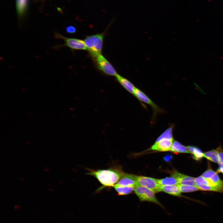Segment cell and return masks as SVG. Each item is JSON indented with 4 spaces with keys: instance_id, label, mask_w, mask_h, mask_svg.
<instances>
[{
    "instance_id": "2e32d148",
    "label": "cell",
    "mask_w": 223,
    "mask_h": 223,
    "mask_svg": "<svg viewBox=\"0 0 223 223\" xmlns=\"http://www.w3.org/2000/svg\"><path fill=\"white\" fill-rule=\"evenodd\" d=\"M189 152L193 155V158L197 160H201L204 156V154L198 148L192 146L186 147Z\"/></svg>"
},
{
    "instance_id": "cb8c5ba5",
    "label": "cell",
    "mask_w": 223,
    "mask_h": 223,
    "mask_svg": "<svg viewBox=\"0 0 223 223\" xmlns=\"http://www.w3.org/2000/svg\"><path fill=\"white\" fill-rule=\"evenodd\" d=\"M66 32L69 33L73 34L75 33L77 31L76 28L74 26L69 25L66 28Z\"/></svg>"
},
{
    "instance_id": "52a82bcc",
    "label": "cell",
    "mask_w": 223,
    "mask_h": 223,
    "mask_svg": "<svg viewBox=\"0 0 223 223\" xmlns=\"http://www.w3.org/2000/svg\"><path fill=\"white\" fill-rule=\"evenodd\" d=\"M137 179L139 186L149 189L155 193L159 192L160 185L158 184L157 179L142 176H137Z\"/></svg>"
},
{
    "instance_id": "44dd1931",
    "label": "cell",
    "mask_w": 223,
    "mask_h": 223,
    "mask_svg": "<svg viewBox=\"0 0 223 223\" xmlns=\"http://www.w3.org/2000/svg\"><path fill=\"white\" fill-rule=\"evenodd\" d=\"M27 0H17L16 2L18 13L20 16L22 15L25 9Z\"/></svg>"
},
{
    "instance_id": "30bf717a",
    "label": "cell",
    "mask_w": 223,
    "mask_h": 223,
    "mask_svg": "<svg viewBox=\"0 0 223 223\" xmlns=\"http://www.w3.org/2000/svg\"><path fill=\"white\" fill-rule=\"evenodd\" d=\"M173 139H163L155 142L151 147L152 150L165 151H170Z\"/></svg>"
},
{
    "instance_id": "5b68a950",
    "label": "cell",
    "mask_w": 223,
    "mask_h": 223,
    "mask_svg": "<svg viewBox=\"0 0 223 223\" xmlns=\"http://www.w3.org/2000/svg\"><path fill=\"white\" fill-rule=\"evenodd\" d=\"M134 96L139 100L149 105L153 111V118L157 114L164 113L165 111L155 104L144 92L136 87L134 92Z\"/></svg>"
},
{
    "instance_id": "7402d4cb",
    "label": "cell",
    "mask_w": 223,
    "mask_h": 223,
    "mask_svg": "<svg viewBox=\"0 0 223 223\" xmlns=\"http://www.w3.org/2000/svg\"><path fill=\"white\" fill-rule=\"evenodd\" d=\"M177 186L181 192H189L200 190L199 188L196 186H190L178 184Z\"/></svg>"
},
{
    "instance_id": "7a4b0ae2",
    "label": "cell",
    "mask_w": 223,
    "mask_h": 223,
    "mask_svg": "<svg viewBox=\"0 0 223 223\" xmlns=\"http://www.w3.org/2000/svg\"><path fill=\"white\" fill-rule=\"evenodd\" d=\"M104 33L87 36L84 41L87 50L93 57L96 58L101 54Z\"/></svg>"
},
{
    "instance_id": "ffe728a7",
    "label": "cell",
    "mask_w": 223,
    "mask_h": 223,
    "mask_svg": "<svg viewBox=\"0 0 223 223\" xmlns=\"http://www.w3.org/2000/svg\"><path fill=\"white\" fill-rule=\"evenodd\" d=\"M198 187L201 190L215 191L223 193V186H212L209 185H202Z\"/></svg>"
},
{
    "instance_id": "603a6c76",
    "label": "cell",
    "mask_w": 223,
    "mask_h": 223,
    "mask_svg": "<svg viewBox=\"0 0 223 223\" xmlns=\"http://www.w3.org/2000/svg\"><path fill=\"white\" fill-rule=\"evenodd\" d=\"M217 151L219 158V165L223 166V149L220 146L218 147L216 149Z\"/></svg>"
},
{
    "instance_id": "ac0fdd59",
    "label": "cell",
    "mask_w": 223,
    "mask_h": 223,
    "mask_svg": "<svg viewBox=\"0 0 223 223\" xmlns=\"http://www.w3.org/2000/svg\"><path fill=\"white\" fill-rule=\"evenodd\" d=\"M174 126L171 125L157 139L155 142H158L162 139H173V131Z\"/></svg>"
},
{
    "instance_id": "277c9868",
    "label": "cell",
    "mask_w": 223,
    "mask_h": 223,
    "mask_svg": "<svg viewBox=\"0 0 223 223\" xmlns=\"http://www.w3.org/2000/svg\"><path fill=\"white\" fill-rule=\"evenodd\" d=\"M134 192L142 201H148L154 203L164 208L159 202L155 195V192L146 187L139 186L135 188Z\"/></svg>"
},
{
    "instance_id": "d6986e66",
    "label": "cell",
    "mask_w": 223,
    "mask_h": 223,
    "mask_svg": "<svg viewBox=\"0 0 223 223\" xmlns=\"http://www.w3.org/2000/svg\"><path fill=\"white\" fill-rule=\"evenodd\" d=\"M204 156L207 159L218 164L219 162L218 152L216 150H212L205 152Z\"/></svg>"
},
{
    "instance_id": "5bb4252c",
    "label": "cell",
    "mask_w": 223,
    "mask_h": 223,
    "mask_svg": "<svg viewBox=\"0 0 223 223\" xmlns=\"http://www.w3.org/2000/svg\"><path fill=\"white\" fill-rule=\"evenodd\" d=\"M119 195H125L131 193L134 190L135 187L133 186H124L116 184L113 187Z\"/></svg>"
},
{
    "instance_id": "6da1fadb",
    "label": "cell",
    "mask_w": 223,
    "mask_h": 223,
    "mask_svg": "<svg viewBox=\"0 0 223 223\" xmlns=\"http://www.w3.org/2000/svg\"><path fill=\"white\" fill-rule=\"evenodd\" d=\"M88 171L87 174L95 177L104 187H113L123 173L116 166L106 169H89Z\"/></svg>"
},
{
    "instance_id": "9a60e30c",
    "label": "cell",
    "mask_w": 223,
    "mask_h": 223,
    "mask_svg": "<svg viewBox=\"0 0 223 223\" xmlns=\"http://www.w3.org/2000/svg\"><path fill=\"white\" fill-rule=\"evenodd\" d=\"M170 151L176 152L190 153L186 147L177 141L173 142Z\"/></svg>"
},
{
    "instance_id": "7c38bea8",
    "label": "cell",
    "mask_w": 223,
    "mask_h": 223,
    "mask_svg": "<svg viewBox=\"0 0 223 223\" xmlns=\"http://www.w3.org/2000/svg\"><path fill=\"white\" fill-rule=\"evenodd\" d=\"M119 83L127 91L134 96L136 87L128 80L117 74L115 76Z\"/></svg>"
},
{
    "instance_id": "d4e9b609",
    "label": "cell",
    "mask_w": 223,
    "mask_h": 223,
    "mask_svg": "<svg viewBox=\"0 0 223 223\" xmlns=\"http://www.w3.org/2000/svg\"><path fill=\"white\" fill-rule=\"evenodd\" d=\"M219 168L218 169V172L223 173V166L221 165H219Z\"/></svg>"
},
{
    "instance_id": "8fae6325",
    "label": "cell",
    "mask_w": 223,
    "mask_h": 223,
    "mask_svg": "<svg viewBox=\"0 0 223 223\" xmlns=\"http://www.w3.org/2000/svg\"><path fill=\"white\" fill-rule=\"evenodd\" d=\"M173 175L177 179L178 184L190 186H196L195 178L187 176L177 172H175Z\"/></svg>"
},
{
    "instance_id": "4fadbf2b",
    "label": "cell",
    "mask_w": 223,
    "mask_h": 223,
    "mask_svg": "<svg viewBox=\"0 0 223 223\" xmlns=\"http://www.w3.org/2000/svg\"><path fill=\"white\" fill-rule=\"evenodd\" d=\"M160 191L176 196H180L181 194L177 185H160L159 190V192Z\"/></svg>"
},
{
    "instance_id": "9c48e42d",
    "label": "cell",
    "mask_w": 223,
    "mask_h": 223,
    "mask_svg": "<svg viewBox=\"0 0 223 223\" xmlns=\"http://www.w3.org/2000/svg\"><path fill=\"white\" fill-rule=\"evenodd\" d=\"M137 177L132 174L123 173L116 184L119 186H133L136 187L139 186Z\"/></svg>"
},
{
    "instance_id": "3957f363",
    "label": "cell",
    "mask_w": 223,
    "mask_h": 223,
    "mask_svg": "<svg viewBox=\"0 0 223 223\" xmlns=\"http://www.w3.org/2000/svg\"><path fill=\"white\" fill-rule=\"evenodd\" d=\"M54 37L56 39H62L64 42L63 44H57L53 46L52 48L55 50H59L63 46L68 47L72 50L86 49L83 40L75 38H68L57 32L54 33Z\"/></svg>"
},
{
    "instance_id": "ba28073f",
    "label": "cell",
    "mask_w": 223,
    "mask_h": 223,
    "mask_svg": "<svg viewBox=\"0 0 223 223\" xmlns=\"http://www.w3.org/2000/svg\"><path fill=\"white\" fill-rule=\"evenodd\" d=\"M202 176L212 186H223V182L220 179L217 173L210 168L204 172Z\"/></svg>"
},
{
    "instance_id": "8992f818",
    "label": "cell",
    "mask_w": 223,
    "mask_h": 223,
    "mask_svg": "<svg viewBox=\"0 0 223 223\" xmlns=\"http://www.w3.org/2000/svg\"><path fill=\"white\" fill-rule=\"evenodd\" d=\"M95 58L97 66L98 69L105 74L115 76L117 73L111 63L101 54Z\"/></svg>"
},
{
    "instance_id": "e0dca14e",
    "label": "cell",
    "mask_w": 223,
    "mask_h": 223,
    "mask_svg": "<svg viewBox=\"0 0 223 223\" xmlns=\"http://www.w3.org/2000/svg\"><path fill=\"white\" fill-rule=\"evenodd\" d=\"M158 184L160 185H177L178 184L177 180L174 176L165 178L157 179Z\"/></svg>"
}]
</instances>
